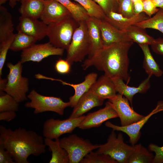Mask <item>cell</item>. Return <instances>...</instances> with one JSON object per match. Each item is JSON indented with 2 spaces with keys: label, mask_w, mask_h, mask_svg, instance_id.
Masks as SVG:
<instances>
[{
  "label": "cell",
  "mask_w": 163,
  "mask_h": 163,
  "mask_svg": "<svg viewBox=\"0 0 163 163\" xmlns=\"http://www.w3.org/2000/svg\"><path fill=\"white\" fill-rule=\"evenodd\" d=\"M15 34L7 40L0 43V76L2 75V69L5 62L8 51L15 35Z\"/></svg>",
  "instance_id": "obj_36"
},
{
  "label": "cell",
  "mask_w": 163,
  "mask_h": 163,
  "mask_svg": "<svg viewBox=\"0 0 163 163\" xmlns=\"http://www.w3.org/2000/svg\"><path fill=\"white\" fill-rule=\"evenodd\" d=\"M104 101L89 90L79 99L69 117L75 118L83 116L94 107L101 106Z\"/></svg>",
  "instance_id": "obj_17"
},
{
  "label": "cell",
  "mask_w": 163,
  "mask_h": 163,
  "mask_svg": "<svg viewBox=\"0 0 163 163\" xmlns=\"http://www.w3.org/2000/svg\"><path fill=\"white\" fill-rule=\"evenodd\" d=\"M18 11L21 16L38 19L44 11L46 0H21Z\"/></svg>",
  "instance_id": "obj_23"
},
{
  "label": "cell",
  "mask_w": 163,
  "mask_h": 163,
  "mask_svg": "<svg viewBox=\"0 0 163 163\" xmlns=\"http://www.w3.org/2000/svg\"><path fill=\"white\" fill-rule=\"evenodd\" d=\"M133 149V145H129L124 142L122 133L117 135L113 130L108 136L107 142L100 145L97 152L109 155L117 163H126Z\"/></svg>",
  "instance_id": "obj_7"
},
{
  "label": "cell",
  "mask_w": 163,
  "mask_h": 163,
  "mask_svg": "<svg viewBox=\"0 0 163 163\" xmlns=\"http://www.w3.org/2000/svg\"><path fill=\"white\" fill-rule=\"evenodd\" d=\"M85 117V116L64 120L49 119L44 123L43 134L45 138L50 139L59 138L63 134L72 133L76 127H78Z\"/></svg>",
  "instance_id": "obj_9"
},
{
  "label": "cell",
  "mask_w": 163,
  "mask_h": 163,
  "mask_svg": "<svg viewBox=\"0 0 163 163\" xmlns=\"http://www.w3.org/2000/svg\"><path fill=\"white\" fill-rule=\"evenodd\" d=\"M37 40L24 33L18 32L11 45L10 50L14 51L23 50L35 43Z\"/></svg>",
  "instance_id": "obj_29"
},
{
  "label": "cell",
  "mask_w": 163,
  "mask_h": 163,
  "mask_svg": "<svg viewBox=\"0 0 163 163\" xmlns=\"http://www.w3.org/2000/svg\"><path fill=\"white\" fill-rule=\"evenodd\" d=\"M150 45L152 49L155 53L163 55V38L160 37L155 39Z\"/></svg>",
  "instance_id": "obj_42"
},
{
  "label": "cell",
  "mask_w": 163,
  "mask_h": 163,
  "mask_svg": "<svg viewBox=\"0 0 163 163\" xmlns=\"http://www.w3.org/2000/svg\"><path fill=\"white\" fill-rule=\"evenodd\" d=\"M163 111V101H158L155 108L147 115L141 120L130 125L125 126H119L107 121L105 123L107 127L111 128L114 131H120L126 133L129 137L130 143L132 145H135L139 139L140 130L144 125L153 115Z\"/></svg>",
  "instance_id": "obj_12"
},
{
  "label": "cell",
  "mask_w": 163,
  "mask_h": 163,
  "mask_svg": "<svg viewBox=\"0 0 163 163\" xmlns=\"http://www.w3.org/2000/svg\"><path fill=\"white\" fill-rule=\"evenodd\" d=\"M89 90L104 100L113 98L117 92L112 79L104 74L95 81Z\"/></svg>",
  "instance_id": "obj_19"
},
{
  "label": "cell",
  "mask_w": 163,
  "mask_h": 163,
  "mask_svg": "<svg viewBox=\"0 0 163 163\" xmlns=\"http://www.w3.org/2000/svg\"><path fill=\"white\" fill-rule=\"evenodd\" d=\"M118 117L116 112L108 101L104 108L85 116L78 127L81 129H87L98 127L105 121Z\"/></svg>",
  "instance_id": "obj_13"
},
{
  "label": "cell",
  "mask_w": 163,
  "mask_h": 163,
  "mask_svg": "<svg viewBox=\"0 0 163 163\" xmlns=\"http://www.w3.org/2000/svg\"><path fill=\"white\" fill-rule=\"evenodd\" d=\"M149 149L150 151L154 152L155 153L152 163L163 162V146L160 147L151 143L149 145Z\"/></svg>",
  "instance_id": "obj_39"
},
{
  "label": "cell",
  "mask_w": 163,
  "mask_h": 163,
  "mask_svg": "<svg viewBox=\"0 0 163 163\" xmlns=\"http://www.w3.org/2000/svg\"><path fill=\"white\" fill-rule=\"evenodd\" d=\"M144 29L135 25L129 26L125 28L124 31L132 40L139 45L152 44L155 39L148 35Z\"/></svg>",
  "instance_id": "obj_27"
},
{
  "label": "cell",
  "mask_w": 163,
  "mask_h": 163,
  "mask_svg": "<svg viewBox=\"0 0 163 163\" xmlns=\"http://www.w3.org/2000/svg\"><path fill=\"white\" fill-rule=\"evenodd\" d=\"M133 44L132 41L104 47L85 60L82 67L85 70L93 66L111 79L120 78L128 83L130 78L128 52Z\"/></svg>",
  "instance_id": "obj_1"
},
{
  "label": "cell",
  "mask_w": 163,
  "mask_h": 163,
  "mask_svg": "<svg viewBox=\"0 0 163 163\" xmlns=\"http://www.w3.org/2000/svg\"><path fill=\"white\" fill-rule=\"evenodd\" d=\"M79 25L72 15L48 25L47 36L49 42L54 46L67 50L76 29Z\"/></svg>",
  "instance_id": "obj_3"
},
{
  "label": "cell",
  "mask_w": 163,
  "mask_h": 163,
  "mask_svg": "<svg viewBox=\"0 0 163 163\" xmlns=\"http://www.w3.org/2000/svg\"><path fill=\"white\" fill-rule=\"evenodd\" d=\"M144 54L143 67L148 76L154 75L160 77L163 74V71L154 58L149 48L146 44L139 45Z\"/></svg>",
  "instance_id": "obj_25"
},
{
  "label": "cell",
  "mask_w": 163,
  "mask_h": 163,
  "mask_svg": "<svg viewBox=\"0 0 163 163\" xmlns=\"http://www.w3.org/2000/svg\"><path fill=\"white\" fill-rule=\"evenodd\" d=\"M71 15L64 6L55 0H46L45 8L40 18L47 25L59 21Z\"/></svg>",
  "instance_id": "obj_16"
},
{
  "label": "cell",
  "mask_w": 163,
  "mask_h": 163,
  "mask_svg": "<svg viewBox=\"0 0 163 163\" xmlns=\"http://www.w3.org/2000/svg\"><path fill=\"white\" fill-rule=\"evenodd\" d=\"M16 116V112L6 111L0 112V120L9 122L14 119Z\"/></svg>",
  "instance_id": "obj_43"
},
{
  "label": "cell",
  "mask_w": 163,
  "mask_h": 163,
  "mask_svg": "<svg viewBox=\"0 0 163 163\" xmlns=\"http://www.w3.org/2000/svg\"><path fill=\"white\" fill-rule=\"evenodd\" d=\"M82 5L90 17L104 19L106 15L101 7L93 0H73Z\"/></svg>",
  "instance_id": "obj_32"
},
{
  "label": "cell",
  "mask_w": 163,
  "mask_h": 163,
  "mask_svg": "<svg viewBox=\"0 0 163 163\" xmlns=\"http://www.w3.org/2000/svg\"><path fill=\"white\" fill-rule=\"evenodd\" d=\"M11 14L4 6L0 5V43L14 35Z\"/></svg>",
  "instance_id": "obj_26"
},
{
  "label": "cell",
  "mask_w": 163,
  "mask_h": 163,
  "mask_svg": "<svg viewBox=\"0 0 163 163\" xmlns=\"http://www.w3.org/2000/svg\"><path fill=\"white\" fill-rule=\"evenodd\" d=\"M151 76H148L138 87H131L126 84L124 80L120 78L112 79L113 81L117 92L124 96L132 104L134 95L138 93H144L149 88L150 86V78Z\"/></svg>",
  "instance_id": "obj_20"
},
{
  "label": "cell",
  "mask_w": 163,
  "mask_h": 163,
  "mask_svg": "<svg viewBox=\"0 0 163 163\" xmlns=\"http://www.w3.org/2000/svg\"><path fill=\"white\" fill-rule=\"evenodd\" d=\"M159 8L155 5L152 0H143V12L149 18L155 14Z\"/></svg>",
  "instance_id": "obj_40"
},
{
  "label": "cell",
  "mask_w": 163,
  "mask_h": 163,
  "mask_svg": "<svg viewBox=\"0 0 163 163\" xmlns=\"http://www.w3.org/2000/svg\"><path fill=\"white\" fill-rule=\"evenodd\" d=\"M62 4L69 11L73 17L79 23L85 21L89 17L86 11L80 4L70 0H55Z\"/></svg>",
  "instance_id": "obj_30"
},
{
  "label": "cell",
  "mask_w": 163,
  "mask_h": 163,
  "mask_svg": "<svg viewBox=\"0 0 163 163\" xmlns=\"http://www.w3.org/2000/svg\"><path fill=\"white\" fill-rule=\"evenodd\" d=\"M60 143L68 154L69 163H80L86 155L99 147V145L93 144L75 134L61 138Z\"/></svg>",
  "instance_id": "obj_8"
},
{
  "label": "cell",
  "mask_w": 163,
  "mask_h": 163,
  "mask_svg": "<svg viewBox=\"0 0 163 163\" xmlns=\"http://www.w3.org/2000/svg\"><path fill=\"white\" fill-rule=\"evenodd\" d=\"M19 103L9 94L5 93L0 95V112L17 111Z\"/></svg>",
  "instance_id": "obj_34"
},
{
  "label": "cell",
  "mask_w": 163,
  "mask_h": 163,
  "mask_svg": "<svg viewBox=\"0 0 163 163\" xmlns=\"http://www.w3.org/2000/svg\"><path fill=\"white\" fill-rule=\"evenodd\" d=\"M149 17L142 13L127 18L117 12L111 11L106 14L104 20L117 28L122 30L129 26L145 20Z\"/></svg>",
  "instance_id": "obj_21"
},
{
  "label": "cell",
  "mask_w": 163,
  "mask_h": 163,
  "mask_svg": "<svg viewBox=\"0 0 163 163\" xmlns=\"http://www.w3.org/2000/svg\"><path fill=\"white\" fill-rule=\"evenodd\" d=\"M135 14H138L143 12V0H131Z\"/></svg>",
  "instance_id": "obj_44"
},
{
  "label": "cell",
  "mask_w": 163,
  "mask_h": 163,
  "mask_svg": "<svg viewBox=\"0 0 163 163\" xmlns=\"http://www.w3.org/2000/svg\"><path fill=\"white\" fill-rule=\"evenodd\" d=\"M100 20L90 17L85 21L91 43L88 58L91 57L103 47L100 26Z\"/></svg>",
  "instance_id": "obj_18"
},
{
  "label": "cell",
  "mask_w": 163,
  "mask_h": 163,
  "mask_svg": "<svg viewBox=\"0 0 163 163\" xmlns=\"http://www.w3.org/2000/svg\"><path fill=\"white\" fill-rule=\"evenodd\" d=\"M97 73L93 72L90 73L85 77L84 80L83 82L77 84L70 83L58 79V81L61 82L63 85L70 86L73 88L75 90L74 94L69 98V102L70 107H74L76 105L80 97L89 90L97 80Z\"/></svg>",
  "instance_id": "obj_22"
},
{
  "label": "cell",
  "mask_w": 163,
  "mask_h": 163,
  "mask_svg": "<svg viewBox=\"0 0 163 163\" xmlns=\"http://www.w3.org/2000/svg\"><path fill=\"white\" fill-rule=\"evenodd\" d=\"M22 64L20 61L15 64L11 62L7 64L9 72L5 92L19 103L28 99L27 93L29 90V79L22 75Z\"/></svg>",
  "instance_id": "obj_4"
},
{
  "label": "cell",
  "mask_w": 163,
  "mask_h": 163,
  "mask_svg": "<svg viewBox=\"0 0 163 163\" xmlns=\"http://www.w3.org/2000/svg\"><path fill=\"white\" fill-rule=\"evenodd\" d=\"M129 101L126 98L119 93L109 100L120 118L122 126L136 123L145 117L136 112L130 106Z\"/></svg>",
  "instance_id": "obj_11"
},
{
  "label": "cell",
  "mask_w": 163,
  "mask_h": 163,
  "mask_svg": "<svg viewBox=\"0 0 163 163\" xmlns=\"http://www.w3.org/2000/svg\"><path fill=\"white\" fill-rule=\"evenodd\" d=\"M7 82V79L3 78L0 77V94H2L5 92V90L6 87Z\"/></svg>",
  "instance_id": "obj_45"
},
{
  "label": "cell",
  "mask_w": 163,
  "mask_h": 163,
  "mask_svg": "<svg viewBox=\"0 0 163 163\" xmlns=\"http://www.w3.org/2000/svg\"><path fill=\"white\" fill-rule=\"evenodd\" d=\"M80 163H117L109 155L91 152L82 159Z\"/></svg>",
  "instance_id": "obj_33"
},
{
  "label": "cell",
  "mask_w": 163,
  "mask_h": 163,
  "mask_svg": "<svg viewBox=\"0 0 163 163\" xmlns=\"http://www.w3.org/2000/svg\"><path fill=\"white\" fill-rule=\"evenodd\" d=\"M11 155L3 146L0 144V163H14Z\"/></svg>",
  "instance_id": "obj_41"
},
{
  "label": "cell",
  "mask_w": 163,
  "mask_h": 163,
  "mask_svg": "<svg viewBox=\"0 0 163 163\" xmlns=\"http://www.w3.org/2000/svg\"><path fill=\"white\" fill-rule=\"evenodd\" d=\"M27 97L30 101L25 103V106L34 109V114L51 111L62 115L65 109L70 107L69 102H64L60 97L42 95L34 89L30 92Z\"/></svg>",
  "instance_id": "obj_6"
},
{
  "label": "cell",
  "mask_w": 163,
  "mask_h": 163,
  "mask_svg": "<svg viewBox=\"0 0 163 163\" xmlns=\"http://www.w3.org/2000/svg\"><path fill=\"white\" fill-rule=\"evenodd\" d=\"M100 26L103 47L132 41L124 31L117 28L104 19L100 20Z\"/></svg>",
  "instance_id": "obj_15"
},
{
  "label": "cell",
  "mask_w": 163,
  "mask_h": 163,
  "mask_svg": "<svg viewBox=\"0 0 163 163\" xmlns=\"http://www.w3.org/2000/svg\"><path fill=\"white\" fill-rule=\"evenodd\" d=\"M44 143L52 152L50 163H69V158L66 151L60 145L59 138L53 139L45 138Z\"/></svg>",
  "instance_id": "obj_24"
},
{
  "label": "cell",
  "mask_w": 163,
  "mask_h": 163,
  "mask_svg": "<svg viewBox=\"0 0 163 163\" xmlns=\"http://www.w3.org/2000/svg\"><path fill=\"white\" fill-rule=\"evenodd\" d=\"M133 145V151L126 163H152L154 156L152 153L140 144Z\"/></svg>",
  "instance_id": "obj_28"
},
{
  "label": "cell",
  "mask_w": 163,
  "mask_h": 163,
  "mask_svg": "<svg viewBox=\"0 0 163 163\" xmlns=\"http://www.w3.org/2000/svg\"><path fill=\"white\" fill-rule=\"evenodd\" d=\"M21 0H0V5L5 4L6 2H9V4L12 8H14L18 2H20Z\"/></svg>",
  "instance_id": "obj_46"
},
{
  "label": "cell",
  "mask_w": 163,
  "mask_h": 163,
  "mask_svg": "<svg viewBox=\"0 0 163 163\" xmlns=\"http://www.w3.org/2000/svg\"><path fill=\"white\" fill-rule=\"evenodd\" d=\"M102 8L105 15L113 11L117 13L118 0H93Z\"/></svg>",
  "instance_id": "obj_37"
},
{
  "label": "cell",
  "mask_w": 163,
  "mask_h": 163,
  "mask_svg": "<svg viewBox=\"0 0 163 163\" xmlns=\"http://www.w3.org/2000/svg\"><path fill=\"white\" fill-rule=\"evenodd\" d=\"M19 23L17 27L18 32L30 36L37 41L41 40L47 36L48 25L42 21L30 17L21 16Z\"/></svg>",
  "instance_id": "obj_14"
},
{
  "label": "cell",
  "mask_w": 163,
  "mask_h": 163,
  "mask_svg": "<svg viewBox=\"0 0 163 163\" xmlns=\"http://www.w3.org/2000/svg\"><path fill=\"white\" fill-rule=\"evenodd\" d=\"M0 144L17 163H29L27 159L29 156H39L46 151V145L41 136L34 131L21 127L13 130L0 125Z\"/></svg>",
  "instance_id": "obj_2"
},
{
  "label": "cell",
  "mask_w": 163,
  "mask_h": 163,
  "mask_svg": "<svg viewBox=\"0 0 163 163\" xmlns=\"http://www.w3.org/2000/svg\"><path fill=\"white\" fill-rule=\"evenodd\" d=\"M72 65L66 59H59L56 61L55 65L56 71L61 74L69 73L71 71Z\"/></svg>",
  "instance_id": "obj_38"
},
{
  "label": "cell",
  "mask_w": 163,
  "mask_h": 163,
  "mask_svg": "<svg viewBox=\"0 0 163 163\" xmlns=\"http://www.w3.org/2000/svg\"><path fill=\"white\" fill-rule=\"evenodd\" d=\"M90 41L85 21L79 22L67 50L66 59L72 65L75 62H81L88 55Z\"/></svg>",
  "instance_id": "obj_5"
},
{
  "label": "cell",
  "mask_w": 163,
  "mask_h": 163,
  "mask_svg": "<svg viewBox=\"0 0 163 163\" xmlns=\"http://www.w3.org/2000/svg\"><path fill=\"white\" fill-rule=\"evenodd\" d=\"M142 28H151L161 32L163 34V9L159 8L152 17L136 23L135 25Z\"/></svg>",
  "instance_id": "obj_31"
},
{
  "label": "cell",
  "mask_w": 163,
  "mask_h": 163,
  "mask_svg": "<svg viewBox=\"0 0 163 163\" xmlns=\"http://www.w3.org/2000/svg\"><path fill=\"white\" fill-rule=\"evenodd\" d=\"M117 13L127 18L135 15L131 0H118Z\"/></svg>",
  "instance_id": "obj_35"
},
{
  "label": "cell",
  "mask_w": 163,
  "mask_h": 163,
  "mask_svg": "<svg viewBox=\"0 0 163 163\" xmlns=\"http://www.w3.org/2000/svg\"><path fill=\"white\" fill-rule=\"evenodd\" d=\"M64 50L56 47L49 42L43 44L33 45L22 51L20 61L22 63L33 61L39 62L51 56H62Z\"/></svg>",
  "instance_id": "obj_10"
},
{
  "label": "cell",
  "mask_w": 163,
  "mask_h": 163,
  "mask_svg": "<svg viewBox=\"0 0 163 163\" xmlns=\"http://www.w3.org/2000/svg\"><path fill=\"white\" fill-rule=\"evenodd\" d=\"M157 8L163 9V0H152Z\"/></svg>",
  "instance_id": "obj_47"
}]
</instances>
